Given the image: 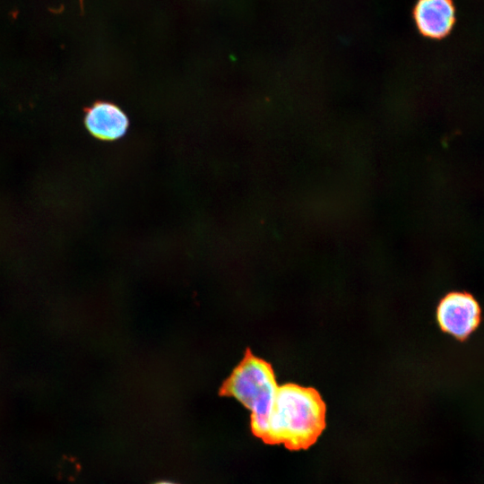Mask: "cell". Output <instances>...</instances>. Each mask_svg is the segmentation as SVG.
Here are the masks:
<instances>
[{
  "label": "cell",
  "mask_w": 484,
  "mask_h": 484,
  "mask_svg": "<svg viewBox=\"0 0 484 484\" xmlns=\"http://www.w3.org/2000/svg\"><path fill=\"white\" fill-rule=\"evenodd\" d=\"M325 404L318 392L296 384L278 387L263 441L291 451L313 445L325 428Z\"/></svg>",
  "instance_id": "6da1fadb"
},
{
  "label": "cell",
  "mask_w": 484,
  "mask_h": 484,
  "mask_svg": "<svg viewBox=\"0 0 484 484\" xmlns=\"http://www.w3.org/2000/svg\"><path fill=\"white\" fill-rule=\"evenodd\" d=\"M278 387L271 366L246 354L224 383L221 393L234 397L251 411V430L263 439Z\"/></svg>",
  "instance_id": "7a4b0ae2"
},
{
  "label": "cell",
  "mask_w": 484,
  "mask_h": 484,
  "mask_svg": "<svg viewBox=\"0 0 484 484\" xmlns=\"http://www.w3.org/2000/svg\"><path fill=\"white\" fill-rule=\"evenodd\" d=\"M436 316L445 332L457 338H464L478 325L480 307L471 296L454 292L440 301Z\"/></svg>",
  "instance_id": "3957f363"
},
{
  "label": "cell",
  "mask_w": 484,
  "mask_h": 484,
  "mask_svg": "<svg viewBox=\"0 0 484 484\" xmlns=\"http://www.w3.org/2000/svg\"><path fill=\"white\" fill-rule=\"evenodd\" d=\"M414 19L423 35L440 39L452 30L455 21V10L451 0H418Z\"/></svg>",
  "instance_id": "277c9868"
},
{
  "label": "cell",
  "mask_w": 484,
  "mask_h": 484,
  "mask_svg": "<svg viewBox=\"0 0 484 484\" xmlns=\"http://www.w3.org/2000/svg\"><path fill=\"white\" fill-rule=\"evenodd\" d=\"M85 124L90 133L95 137L112 141L125 134L128 119L117 106L108 102H99L87 110Z\"/></svg>",
  "instance_id": "5b68a950"
},
{
  "label": "cell",
  "mask_w": 484,
  "mask_h": 484,
  "mask_svg": "<svg viewBox=\"0 0 484 484\" xmlns=\"http://www.w3.org/2000/svg\"><path fill=\"white\" fill-rule=\"evenodd\" d=\"M156 484H175V483H171V482H166V481H164V482H159V483H156Z\"/></svg>",
  "instance_id": "8992f818"
}]
</instances>
